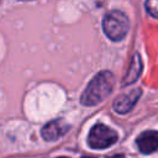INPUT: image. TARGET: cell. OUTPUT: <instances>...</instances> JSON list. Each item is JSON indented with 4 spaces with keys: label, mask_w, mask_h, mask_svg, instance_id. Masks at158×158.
<instances>
[{
    "label": "cell",
    "mask_w": 158,
    "mask_h": 158,
    "mask_svg": "<svg viewBox=\"0 0 158 158\" xmlns=\"http://www.w3.org/2000/svg\"><path fill=\"white\" fill-rule=\"evenodd\" d=\"M115 85V78L112 73L102 70L96 74L88 84L86 89L80 96V102L85 106H94L105 100L112 91Z\"/></svg>",
    "instance_id": "obj_1"
},
{
    "label": "cell",
    "mask_w": 158,
    "mask_h": 158,
    "mask_svg": "<svg viewBox=\"0 0 158 158\" xmlns=\"http://www.w3.org/2000/svg\"><path fill=\"white\" fill-rule=\"evenodd\" d=\"M130 22L127 16L118 10H112L104 16L102 30L105 35L112 41H121L128 32Z\"/></svg>",
    "instance_id": "obj_2"
},
{
    "label": "cell",
    "mask_w": 158,
    "mask_h": 158,
    "mask_svg": "<svg viewBox=\"0 0 158 158\" xmlns=\"http://www.w3.org/2000/svg\"><path fill=\"white\" fill-rule=\"evenodd\" d=\"M117 141V133L104 123H98L90 130L88 143L94 149H105Z\"/></svg>",
    "instance_id": "obj_3"
},
{
    "label": "cell",
    "mask_w": 158,
    "mask_h": 158,
    "mask_svg": "<svg viewBox=\"0 0 158 158\" xmlns=\"http://www.w3.org/2000/svg\"><path fill=\"white\" fill-rule=\"evenodd\" d=\"M142 94L141 89H133L131 91H127L122 95H120L115 101H114V110L118 114H126L128 112L135 104L138 101L139 96Z\"/></svg>",
    "instance_id": "obj_4"
},
{
    "label": "cell",
    "mask_w": 158,
    "mask_h": 158,
    "mask_svg": "<svg viewBox=\"0 0 158 158\" xmlns=\"http://www.w3.org/2000/svg\"><path fill=\"white\" fill-rule=\"evenodd\" d=\"M68 128H69V126L63 120L57 118V120H53V121L46 123L41 131V135L46 141H56L59 137L64 136L67 133Z\"/></svg>",
    "instance_id": "obj_5"
},
{
    "label": "cell",
    "mask_w": 158,
    "mask_h": 158,
    "mask_svg": "<svg viewBox=\"0 0 158 158\" xmlns=\"http://www.w3.org/2000/svg\"><path fill=\"white\" fill-rule=\"evenodd\" d=\"M138 149L144 153H152L158 149V131H144L137 137Z\"/></svg>",
    "instance_id": "obj_6"
},
{
    "label": "cell",
    "mask_w": 158,
    "mask_h": 158,
    "mask_svg": "<svg viewBox=\"0 0 158 158\" xmlns=\"http://www.w3.org/2000/svg\"><path fill=\"white\" fill-rule=\"evenodd\" d=\"M141 73H142V62H141L139 56L138 54H135L133 56V59L131 60L130 69H128L127 74L123 78L122 84L123 85H128V84L135 83L138 79V77L141 75Z\"/></svg>",
    "instance_id": "obj_7"
},
{
    "label": "cell",
    "mask_w": 158,
    "mask_h": 158,
    "mask_svg": "<svg viewBox=\"0 0 158 158\" xmlns=\"http://www.w3.org/2000/svg\"><path fill=\"white\" fill-rule=\"evenodd\" d=\"M146 9L149 15L158 19V0H149L146 2Z\"/></svg>",
    "instance_id": "obj_8"
},
{
    "label": "cell",
    "mask_w": 158,
    "mask_h": 158,
    "mask_svg": "<svg viewBox=\"0 0 158 158\" xmlns=\"http://www.w3.org/2000/svg\"><path fill=\"white\" fill-rule=\"evenodd\" d=\"M83 158H95V157H91V156H85V157H83Z\"/></svg>",
    "instance_id": "obj_9"
},
{
    "label": "cell",
    "mask_w": 158,
    "mask_h": 158,
    "mask_svg": "<svg viewBox=\"0 0 158 158\" xmlns=\"http://www.w3.org/2000/svg\"><path fill=\"white\" fill-rule=\"evenodd\" d=\"M112 158H123L122 156H116V157H112Z\"/></svg>",
    "instance_id": "obj_10"
},
{
    "label": "cell",
    "mask_w": 158,
    "mask_h": 158,
    "mask_svg": "<svg viewBox=\"0 0 158 158\" xmlns=\"http://www.w3.org/2000/svg\"><path fill=\"white\" fill-rule=\"evenodd\" d=\"M57 158H68V157H57Z\"/></svg>",
    "instance_id": "obj_11"
}]
</instances>
